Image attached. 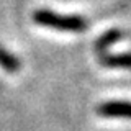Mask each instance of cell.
<instances>
[{
    "label": "cell",
    "mask_w": 131,
    "mask_h": 131,
    "mask_svg": "<svg viewBox=\"0 0 131 131\" xmlns=\"http://www.w3.org/2000/svg\"><path fill=\"white\" fill-rule=\"evenodd\" d=\"M97 113L105 118H126L131 120V102L110 100L97 105Z\"/></svg>",
    "instance_id": "obj_2"
},
{
    "label": "cell",
    "mask_w": 131,
    "mask_h": 131,
    "mask_svg": "<svg viewBox=\"0 0 131 131\" xmlns=\"http://www.w3.org/2000/svg\"><path fill=\"white\" fill-rule=\"evenodd\" d=\"M0 67H2L3 71L10 72V74H15V72H18L20 69H21L20 59L15 54L8 52L2 44H0Z\"/></svg>",
    "instance_id": "obj_5"
},
{
    "label": "cell",
    "mask_w": 131,
    "mask_h": 131,
    "mask_svg": "<svg viewBox=\"0 0 131 131\" xmlns=\"http://www.w3.org/2000/svg\"><path fill=\"white\" fill-rule=\"evenodd\" d=\"M98 57V64L105 69H128L131 71V52H121V54H110L105 52Z\"/></svg>",
    "instance_id": "obj_4"
},
{
    "label": "cell",
    "mask_w": 131,
    "mask_h": 131,
    "mask_svg": "<svg viewBox=\"0 0 131 131\" xmlns=\"http://www.w3.org/2000/svg\"><path fill=\"white\" fill-rule=\"evenodd\" d=\"M123 36H125V31L120 30V28H112V30L105 31L103 35H100L95 39V43H93V51L97 52V56L105 54L110 46H113V44H116L118 41L123 39Z\"/></svg>",
    "instance_id": "obj_3"
},
{
    "label": "cell",
    "mask_w": 131,
    "mask_h": 131,
    "mask_svg": "<svg viewBox=\"0 0 131 131\" xmlns=\"http://www.w3.org/2000/svg\"><path fill=\"white\" fill-rule=\"evenodd\" d=\"M33 21L49 30L64 33H84L89 28V21L79 15H61L48 8H38L31 15Z\"/></svg>",
    "instance_id": "obj_1"
}]
</instances>
